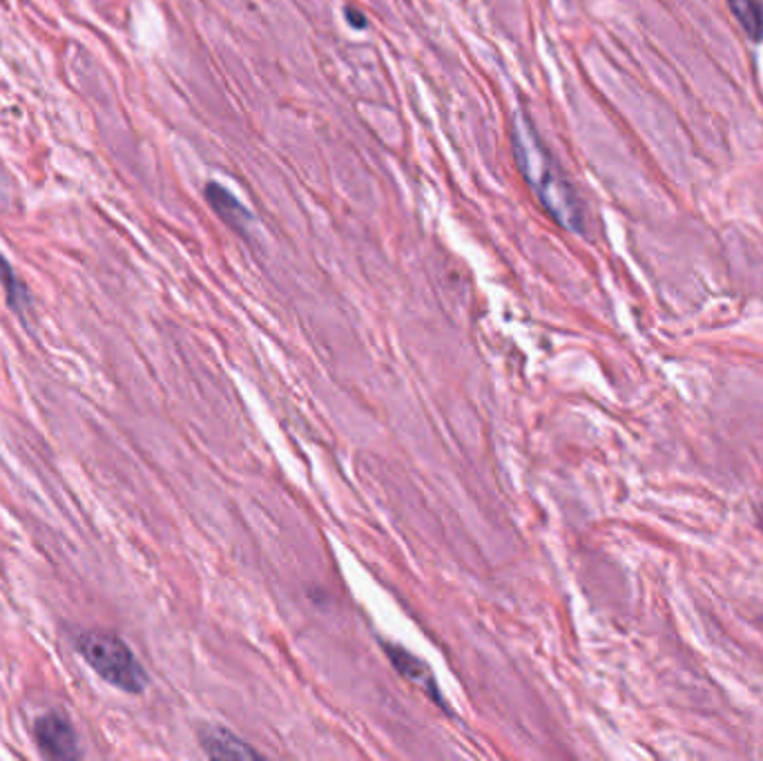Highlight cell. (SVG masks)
Segmentation results:
<instances>
[{
    "label": "cell",
    "mask_w": 763,
    "mask_h": 761,
    "mask_svg": "<svg viewBox=\"0 0 763 761\" xmlns=\"http://www.w3.org/2000/svg\"><path fill=\"white\" fill-rule=\"evenodd\" d=\"M514 157L516 164L538 197L543 208L569 233H585L587 213L580 195L576 193L571 179L565 175L563 166L547 150L545 141L538 136L534 123L527 114H516L514 119Z\"/></svg>",
    "instance_id": "cell-1"
},
{
    "label": "cell",
    "mask_w": 763,
    "mask_h": 761,
    "mask_svg": "<svg viewBox=\"0 0 763 761\" xmlns=\"http://www.w3.org/2000/svg\"><path fill=\"white\" fill-rule=\"evenodd\" d=\"M74 646L79 655L85 659V664L107 683L130 695H138L145 690V670L136 661L134 652L118 637L110 633L90 630L79 635Z\"/></svg>",
    "instance_id": "cell-2"
},
{
    "label": "cell",
    "mask_w": 763,
    "mask_h": 761,
    "mask_svg": "<svg viewBox=\"0 0 763 761\" xmlns=\"http://www.w3.org/2000/svg\"><path fill=\"white\" fill-rule=\"evenodd\" d=\"M34 737L41 752L50 759H76L79 739L76 730L61 712H50L41 717L34 726Z\"/></svg>",
    "instance_id": "cell-3"
},
{
    "label": "cell",
    "mask_w": 763,
    "mask_h": 761,
    "mask_svg": "<svg viewBox=\"0 0 763 761\" xmlns=\"http://www.w3.org/2000/svg\"><path fill=\"white\" fill-rule=\"evenodd\" d=\"M206 199L210 204V208L237 233H246L248 224H250V213L235 199V195H230L224 186L219 184H208L206 186Z\"/></svg>",
    "instance_id": "cell-4"
},
{
    "label": "cell",
    "mask_w": 763,
    "mask_h": 761,
    "mask_svg": "<svg viewBox=\"0 0 763 761\" xmlns=\"http://www.w3.org/2000/svg\"><path fill=\"white\" fill-rule=\"evenodd\" d=\"M202 745L210 757L217 759H255L259 757L257 750L246 745L239 737L224 728H208L202 734Z\"/></svg>",
    "instance_id": "cell-5"
},
{
    "label": "cell",
    "mask_w": 763,
    "mask_h": 761,
    "mask_svg": "<svg viewBox=\"0 0 763 761\" xmlns=\"http://www.w3.org/2000/svg\"><path fill=\"white\" fill-rule=\"evenodd\" d=\"M728 8L747 39L763 43V0H728Z\"/></svg>",
    "instance_id": "cell-6"
},
{
    "label": "cell",
    "mask_w": 763,
    "mask_h": 761,
    "mask_svg": "<svg viewBox=\"0 0 763 761\" xmlns=\"http://www.w3.org/2000/svg\"><path fill=\"white\" fill-rule=\"evenodd\" d=\"M389 657H391V661L395 664V668H398L406 679H411L417 688H422L424 692H429L431 699H437V686L433 683L429 670H426L417 659H413V657H409V652L395 650V648H389Z\"/></svg>",
    "instance_id": "cell-7"
},
{
    "label": "cell",
    "mask_w": 763,
    "mask_h": 761,
    "mask_svg": "<svg viewBox=\"0 0 763 761\" xmlns=\"http://www.w3.org/2000/svg\"><path fill=\"white\" fill-rule=\"evenodd\" d=\"M0 279H3V286L8 290V301L10 307L19 313H23L30 307V295L25 284L19 279V275L14 272V268L6 261V257L0 255Z\"/></svg>",
    "instance_id": "cell-8"
},
{
    "label": "cell",
    "mask_w": 763,
    "mask_h": 761,
    "mask_svg": "<svg viewBox=\"0 0 763 761\" xmlns=\"http://www.w3.org/2000/svg\"><path fill=\"white\" fill-rule=\"evenodd\" d=\"M347 19H349V23H351L353 28H358V30L367 28V19H364V14H360V12H358V10H353V8H347Z\"/></svg>",
    "instance_id": "cell-9"
},
{
    "label": "cell",
    "mask_w": 763,
    "mask_h": 761,
    "mask_svg": "<svg viewBox=\"0 0 763 761\" xmlns=\"http://www.w3.org/2000/svg\"><path fill=\"white\" fill-rule=\"evenodd\" d=\"M759 521H761V527H763V510H761V514H759Z\"/></svg>",
    "instance_id": "cell-10"
}]
</instances>
